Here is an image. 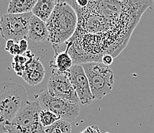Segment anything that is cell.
Instances as JSON below:
<instances>
[{"label":"cell","instance_id":"obj_11","mask_svg":"<svg viewBox=\"0 0 154 133\" xmlns=\"http://www.w3.org/2000/svg\"><path fill=\"white\" fill-rule=\"evenodd\" d=\"M28 38L35 43L49 42V33L48 31L46 22L36 17L35 15H32Z\"/></svg>","mask_w":154,"mask_h":133},{"label":"cell","instance_id":"obj_6","mask_svg":"<svg viewBox=\"0 0 154 133\" xmlns=\"http://www.w3.org/2000/svg\"><path fill=\"white\" fill-rule=\"evenodd\" d=\"M32 12L26 14L5 13L0 19V34L4 40L19 42L27 40Z\"/></svg>","mask_w":154,"mask_h":133},{"label":"cell","instance_id":"obj_14","mask_svg":"<svg viewBox=\"0 0 154 133\" xmlns=\"http://www.w3.org/2000/svg\"><path fill=\"white\" fill-rule=\"evenodd\" d=\"M37 0H12L9 2L7 13L26 14L32 12Z\"/></svg>","mask_w":154,"mask_h":133},{"label":"cell","instance_id":"obj_4","mask_svg":"<svg viewBox=\"0 0 154 133\" xmlns=\"http://www.w3.org/2000/svg\"><path fill=\"white\" fill-rule=\"evenodd\" d=\"M82 65L90 84L94 100H100L111 92L114 75L110 67L102 62H88Z\"/></svg>","mask_w":154,"mask_h":133},{"label":"cell","instance_id":"obj_16","mask_svg":"<svg viewBox=\"0 0 154 133\" xmlns=\"http://www.w3.org/2000/svg\"><path fill=\"white\" fill-rule=\"evenodd\" d=\"M45 133H71V123L60 119L51 126L45 128Z\"/></svg>","mask_w":154,"mask_h":133},{"label":"cell","instance_id":"obj_12","mask_svg":"<svg viewBox=\"0 0 154 133\" xmlns=\"http://www.w3.org/2000/svg\"><path fill=\"white\" fill-rule=\"evenodd\" d=\"M54 50V59L50 62V66L61 72H68L74 65V61L69 54V48L66 46L64 52L58 53Z\"/></svg>","mask_w":154,"mask_h":133},{"label":"cell","instance_id":"obj_13","mask_svg":"<svg viewBox=\"0 0 154 133\" xmlns=\"http://www.w3.org/2000/svg\"><path fill=\"white\" fill-rule=\"evenodd\" d=\"M55 5L54 0H38L32 12L36 17L46 22L52 14Z\"/></svg>","mask_w":154,"mask_h":133},{"label":"cell","instance_id":"obj_18","mask_svg":"<svg viewBox=\"0 0 154 133\" xmlns=\"http://www.w3.org/2000/svg\"><path fill=\"white\" fill-rule=\"evenodd\" d=\"M9 52L11 55H14V56H16V55H21V51H20V47H19V42H15L14 43L13 46L10 48V49L9 50Z\"/></svg>","mask_w":154,"mask_h":133},{"label":"cell","instance_id":"obj_23","mask_svg":"<svg viewBox=\"0 0 154 133\" xmlns=\"http://www.w3.org/2000/svg\"><path fill=\"white\" fill-rule=\"evenodd\" d=\"M15 43V42L13 41V40H8V41L6 42V45H5V51L9 52V50L10 49V48L13 46Z\"/></svg>","mask_w":154,"mask_h":133},{"label":"cell","instance_id":"obj_10","mask_svg":"<svg viewBox=\"0 0 154 133\" xmlns=\"http://www.w3.org/2000/svg\"><path fill=\"white\" fill-rule=\"evenodd\" d=\"M45 76V70L38 57L35 55L26 65V69L22 74V78L29 85L35 86L39 85Z\"/></svg>","mask_w":154,"mask_h":133},{"label":"cell","instance_id":"obj_15","mask_svg":"<svg viewBox=\"0 0 154 133\" xmlns=\"http://www.w3.org/2000/svg\"><path fill=\"white\" fill-rule=\"evenodd\" d=\"M34 56L35 55L32 54L31 51H29V50L22 55L14 56L12 65L17 75L21 77L22 76V74L26 69V65L33 59Z\"/></svg>","mask_w":154,"mask_h":133},{"label":"cell","instance_id":"obj_2","mask_svg":"<svg viewBox=\"0 0 154 133\" xmlns=\"http://www.w3.org/2000/svg\"><path fill=\"white\" fill-rule=\"evenodd\" d=\"M78 22L76 12L67 1H56L54 11L46 22L49 43L53 46L66 43L75 35Z\"/></svg>","mask_w":154,"mask_h":133},{"label":"cell","instance_id":"obj_3","mask_svg":"<svg viewBox=\"0 0 154 133\" xmlns=\"http://www.w3.org/2000/svg\"><path fill=\"white\" fill-rule=\"evenodd\" d=\"M28 102L27 92L22 85L0 82V133H7V127Z\"/></svg>","mask_w":154,"mask_h":133},{"label":"cell","instance_id":"obj_8","mask_svg":"<svg viewBox=\"0 0 154 133\" xmlns=\"http://www.w3.org/2000/svg\"><path fill=\"white\" fill-rule=\"evenodd\" d=\"M47 91L53 97L80 104V100L68 78V72H61L52 68L47 84Z\"/></svg>","mask_w":154,"mask_h":133},{"label":"cell","instance_id":"obj_21","mask_svg":"<svg viewBox=\"0 0 154 133\" xmlns=\"http://www.w3.org/2000/svg\"><path fill=\"white\" fill-rule=\"evenodd\" d=\"M80 133H101L100 129L97 125H90V126L87 127L84 131Z\"/></svg>","mask_w":154,"mask_h":133},{"label":"cell","instance_id":"obj_22","mask_svg":"<svg viewBox=\"0 0 154 133\" xmlns=\"http://www.w3.org/2000/svg\"><path fill=\"white\" fill-rule=\"evenodd\" d=\"M88 2H89V1H88V0H75V3L76 4V5H78V7H81V8L86 7L88 5Z\"/></svg>","mask_w":154,"mask_h":133},{"label":"cell","instance_id":"obj_19","mask_svg":"<svg viewBox=\"0 0 154 133\" xmlns=\"http://www.w3.org/2000/svg\"><path fill=\"white\" fill-rule=\"evenodd\" d=\"M113 57L110 55H105L102 57V60H101V62L103 64H104L105 65H107V66H110L113 64Z\"/></svg>","mask_w":154,"mask_h":133},{"label":"cell","instance_id":"obj_7","mask_svg":"<svg viewBox=\"0 0 154 133\" xmlns=\"http://www.w3.org/2000/svg\"><path fill=\"white\" fill-rule=\"evenodd\" d=\"M37 99L42 109H47L55 113L64 121L71 123L75 121L80 115L81 109L79 104L53 97L47 90H42Z\"/></svg>","mask_w":154,"mask_h":133},{"label":"cell","instance_id":"obj_20","mask_svg":"<svg viewBox=\"0 0 154 133\" xmlns=\"http://www.w3.org/2000/svg\"><path fill=\"white\" fill-rule=\"evenodd\" d=\"M19 47H20L21 51V55L26 52L28 51V47H29V44H28L27 40H22L19 42Z\"/></svg>","mask_w":154,"mask_h":133},{"label":"cell","instance_id":"obj_17","mask_svg":"<svg viewBox=\"0 0 154 133\" xmlns=\"http://www.w3.org/2000/svg\"><path fill=\"white\" fill-rule=\"evenodd\" d=\"M39 119L42 126L46 128V127L51 126V125L61 119V118L58 115H56L51 111L47 110V109H42L39 114Z\"/></svg>","mask_w":154,"mask_h":133},{"label":"cell","instance_id":"obj_9","mask_svg":"<svg viewBox=\"0 0 154 133\" xmlns=\"http://www.w3.org/2000/svg\"><path fill=\"white\" fill-rule=\"evenodd\" d=\"M68 78L75 89L80 103L84 106H90L94 100L90 84L82 64H74L68 72Z\"/></svg>","mask_w":154,"mask_h":133},{"label":"cell","instance_id":"obj_24","mask_svg":"<svg viewBox=\"0 0 154 133\" xmlns=\"http://www.w3.org/2000/svg\"><path fill=\"white\" fill-rule=\"evenodd\" d=\"M106 133H109V132H106Z\"/></svg>","mask_w":154,"mask_h":133},{"label":"cell","instance_id":"obj_5","mask_svg":"<svg viewBox=\"0 0 154 133\" xmlns=\"http://www.w3.org/2000/svg\"><path fill=\"white\" fill-rule=\"evenodd\" d=\"M42 110L38 99L29 101L7 127V133H45V128L39 119Z\"/></svg>","mask_w":154,"mask_h":133},{"label":"cell","instance_id":"obj_1","mask_svg":"<svg viewBox=\"0 0 154 133\" xmlns=\"http://www.w3.org/2000/svg\"><path fill=\"white\" fill-rule=\"evenodd\" d=\"M78 15L75 35L66 43L75 64L101 62L102 57L116 58L126 48L140 18L153 1H89L85 8L67 1Z\"/></svg>","mask_w":154,"mask_h":133}]
</instances>
